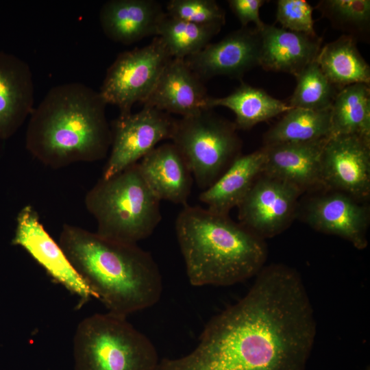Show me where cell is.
Segmentation results:
<instances>
[{"mask_svg":"<svg viewBox=\"0 0 370 370\" xmlns=\"http://www.w3.org/2000/svg\"><path fill=\"white\" fill-rule=\"evenodd\" d=\"M221 27L220 25L188 22L166 13L158 25L156 36L163 40L172 58L185 59L210 44Z\"/></svg>","mask_w":370,"mask_h":370,"instance_id":"484cf974","label":"cell"},{"mask_svg":"<svg viewBox=\"0 0 370 370\" xmlns=\"http://www.w3.org/2000/svg\"><path fill=\"white\" fill-rule=\"evenodd\" d=\"M295 78L296 86L287 103L291 108L317 111L330 110L339 90L325 76L316 60Z\"/></svg>","mask_w":370,"mask_h":370,"instance_id":"4316f807","label":"cell"},{"mask_svg":"<svg viewBox=\"0 0 370 370\" xmlns=\"http://www.w3.org/2000/svg\"><path fill=\"white\" fill-rule=\"evenodd\" d=\"M301 194L295 186L261 173L237 206L239 223L263 240L275 236L297 216Z\"/></svg>","mask_w":370,"mask_h":370,"instance_id":"30bf717a","label":"cell"},{"mask_svg":"<svg viewBox=\"0 0 370 370\" xmlns=\"http://www.w3.org/2000/svg\"><path fill=\"white\" fill-rule=\"evenodd\" d=\"M264 158L262 148L246 155L241 154L210 187L201 191L199 200L210 211L229 215L262 173Z\"/></svg>","mask_w":370,"mask_h":370,"instance_id":"44dd1931","label":"cell"},{"mask_svg":"<svg viewBox=\"0 0 370 370\" xmlns=\"http://www.w3.org/2000/svg\"><path fill=\"white\" fill-rule=\"evenodd\" d=\"M12 244L23 248L54 280L82 301L95 297L67 256L42 225L39 214L31 205L24 206L16 219Z\"/></svg>","mask_w":370,"mask_h":370,"instance_id":"7c38bea8","label":"cell"},{"mask_svg":"<svg viewBox=\"0 0 370 370\" xmlns=\"http://www.w3.org/2000/svg\"><path fill=\"white\" fill-rule=\"evenodd\" d=\"M34 86L29 64L0 51V137L13 134L34 107Z\"/></svg>","mask_w":370,"mask_h":370,"instance_id":"e0dca14e","label":"cell"},{"mask_svg":"<svg viewBox=\"0 0 370 370\" xmlns=\"http://www.w3.org/2000/svg\"><path fill=\"white\" fill-rule=\"evenodd\" d=\"M357 40L343 34L321 47L316 62L338 90L354 84L370 83V67L360 53Z\"/></svg>","mask_w":370,"mask_h":370,"instance_id":"7402d4cb","label":"cell"},{"mask_svg":"<svg viewBox=\"0 0 370 370\" xmlns=\"http://www.w3.org/2000/svg\"><path fill=\"white\" fill-rule=\"evenodd\" d=\"M234 123L212 110L176 120L171 137L188 164L197 186L210 187L241 155Z\"/></svg>","mask_w":370,"mask_h":370,"instance_id":"52a82bcc","label":"cell"},{"mask_svg":"<svg viewBox=\"0 0 370 370\" xmlns=\"http://www.w3.org/2000/svg\"><path fill=\"white\" fill-rule=\"evenodd\" d=\"M175 121L170 114L147 106L136 113L119 114L110 125V153L101 177L137 164L160 141L171 139Z\"/></svg>","mask_w":370,"mask_h":370,"instance_id":"9c48e42d","label":"cell"},{"mask_svg":"<svg viewBox=\"0 0 370 370\" xmlns=\"http://www.w3.org/2000/svg\"><path fill=\"white\" fill-rule=\"evenodd\" d=\"M75 370H157V351L125 317L95 314L78 325L73 338Z\"/></svg>","mask_w":370,"mask_h":370,"instance_id":"8992f818","label":"cell"},{"mask_svg":"<svg viewBox=\"0 0 370 370\" xmlns=\"http://www.w3.org/2000/svg\"><path fill=\"white\" fill-rule=\"evenodd\" d=\"M328 138L263 146L265 158L262 173L286 182L302 193L323 188L321 157Z\"/></svg>","mask_w":370,"mask_h":370,"instance_id":"9a60e30c","label":"cell"},{"mask_svg":"<svg viewBox=\"0 0 370 370\" xmlns=\"http://www.w3.org/2000/svg\"><path fill=\"white\" fill-rule=\"evenodd\" d=\"M106 106L99 91L84 84L52 87L29 116L27 149L52 169L105 158L112 143Z\"/></svg>","mask_w":370,"mask_h":370,"instance_id":"7a4b0ae2","label":"cell"},{"mask_svg":"<svg viewBox=\"0 0 370 370\" xmlns=\"http://www.w3.org/2000/svg\"><path fill=\"white\" fill-rule=\"evenodd\" d=\"M265 3L264 0H230L228 5L240 21L242 27L254 23L257 29H260L264 23L260 17V9Z\"/></svg>","mask_w":370,"mask_h":370,"instance_id":"4dcf8cb0","label":"cell"},{"mask_svg":"<svg viewBox=\"0 0 370 370\" xmlns=\"http://www.w3.org/2000/svg\"><path fill=\"white\" fill-rule=\"evenodd\" d=\"M165 14L157 1L110 0L101 6L99 22L109 39L130 45L149 36H156Z\"/></svg>","mask_w":370,"mask_h":370,"instance_id":"ac0fdd59","label":"cell"},{"mask_svg":"<svg viewBox=\"0 0 370 370\" xmlns=\"http://www.w3.org/2000/svg\"><path fill=\"white\" fill-rule=\"evenodd\" d=\"M312 12L313 8L305 0H278L275 18L284 29L317 36Z\"/></svg>","mask_w":370,"mask_h":370,"instance_id":"f546056e","label":"cell"},{"mask_svg":"<svg viewBox=\"0 0 370 370\" xmlns=\"http://www.w3.org/2000/svg\"><path fill=\"white\" fill-rule=\"evenodd\" d=\"M171 59L163 40L155 36L146 46L119 53L99 92L107 105L118 107L119 114H130L134 103L147 101Z\"/></svg>","mask_w":370,"mask_h":370,"instance_id":"ba28073f","label":"cell"},{"mask_svg":"<svg viewBox=\"0 0 370 370\" xmlns=\"http://www.w3.org/2000/svg\"><path fill=\"white\" fill-rule=\"evenodd\" d=\"M160 200L144 180L138 163L88 191L84 203L105 238L137 244L152 234L162 219Z\"/></svg>","mask_w":370,"mask_h":370,"instance_id":"5b68a950","label":"cell"},{"mask_svg":"<svg viewBox=\"0 0 370 370\" xmlns=\"http://www.w3.org/2000/svg\"><path fill=\"white\" fill-rule=\"evenodd\" d=\"M256 276L241 299L208 322L193 351L157 370H305L316 321L301 275L276 263Z\"/></svg>","mask_w":370,"mask_h":370,"instance_id":"6da1fadb","label":"cell"},{"mask_svg":"<svg viewBox=\"0 0 370 370\" xmlns=\"http://www.w3.org/2000/svg\"><path fill=\"white\" fill-rule=\"evenodd\" d=\"M59 244L109 312L125 317L155 305L162 279L152 256L137 244L111 240L64 224Z\"/></svg>","mask_w":370,"mask_h":370,"instance_id":"3957f363","label":"cell"},{"mask_svg":"<svg viewBox=\"0 0 370 370\" xmlns=\"http://www.w3.org/2000/svg\"><path fill=\"white\" fill-rule=\"evenodd\" d=\"M225 107L235 114L237 129L249 130L254 125L285 113L291 108L264 90L242 82L232 93L223 97H210L208 108Z\"/></svg>","mask_w":370,"mask_h":370,"instance_id":"603a6c76","label":"cell"},{"mask_svg":"<svg viewBox=\"0 0 370 370\" xmlns=\"http://www.w3.org/2000/svg\"><path fill=\"white\" fill-rule=\"evenodd\" d=\"M169 16L201 25L225 23V12L214 0H171L166 4Z\"/></svg>","mask_w":370,"mask_h":370,"instance_id":"f1b7e54d","label":"cell"},{"mask_svg":"<svg viewBox=\"0 0 370 370\" xmlns=\"http://www.w3.org/2000/svg\"><path fill=\"white\" fill-rule=\"evenodd\" d=\"M209 97L204 82L184 59L172 58L143 105L186 117L209 110Z\"/></svg>","mask_w":370,"mask_h":370,"instance_id":"2e32d148","label":"cell"},{"mask_svg":"<svg viewBox=\"0 0 370 370\" xmlns=\"http://www.w3.org/2000/svg\"><path fill=\"white\" fill-rule=\"evenodd\" d=\"M316 8L345 35L356 40H367L370 27L369 0H323Z\"/></svg>","mask_w":370,"mask_h":370,"instance_id":"83f0119b","label":"cell"},{"mask_svg":"<svg viewBox=\"0 0 370 370\" xmlns=\"http://www.w3.org/2000/svg\"><path fill=\"white\" fill-rule=\"evenodd\" d=\"M324 190L304 203L301 210L303 221L318 232L348 241L358 249L366 248L369 207L345 193Z\"/></svg>","mask_w":370,"mask_h":370,"instance_id":"4fadbf2b","label":"cell"},{"mask_svg":"<svg viewBox=\"0 0 370 370\" xmlns=\"http://www.w3.org/2000/svg\"><path fill=\"white\" fill-rule=\"evenodd\" d=\"M323 189L363 201L370 195V139L357 135L330 136L321 157Z\"/></svg>","mask_w":370,"mask_h":370,"instance_id":"8fae6325","label":"cell"},{"mask_svg":"<svg viewBox=\"0 0 370 370\" xmlns=\"http://www.w3.org/2000/svg\"><path fill=\"white\" fill-rule=\"evenodd\" d=\"M258 31L261 38L260 66L267 71L296 77L316 60L321 48L322 39L317 35L310 36L265 23Z\"/></svg>","mask_w":370,"mask_h":370,"instance_id":"d6986e66","label":"cell"},{"mask_svg":"<svg viewBox=\"0 0 370 370\" xmlns=\"http://www.w3.org/2000/svg\"><path fill=\"white\" fill-rule=\"evenodd\" d=\"M175 229L193 286L233 285L256 276L264 266V240L229 215L186 204L176 218Z\"/></svg>","mask_w":370,"mask_h":370,"instance_id":"277c9868","label":"cell"},{"mask_svg":"<svg viewBox=\"0 0 370 370\" xmlns=\"http://www.w3.org/2000/svg\"><path fill=\"white\" fill-rule=\"evenodd\" d=\"M331 134L357 135L370 139L369 84H354L341 89L330 108Z\"/></svg>","mask_w":370,"mask_h":370,"instance_id":"cb8c5ba5","label":"cell"},{"mask_svg":"<svg viewBox=\"0 0 370 370\" xmlns=\"http://www.w3.org/2000/svg\"><path fill=\"white\" fill-rule=\"evenodd\" d=\"M140 171L160 200L187 204L193 177L183 156L172 143L157 146L138 162Z\"/></svg>","mask_w":370,"mask_h":370,"instance_id":"ffe728a7","label":"cell"},{"mask_svg":"<svg viewBox=\"0 0 370 370\" xmlns=\"http://www.w3.org/2000/svg\"><path fill=\"white\" fill-rule=\"evenodd\" d=\"M260 53L259 31L255 27H242L184 60L203 82L219 75L241 79L260 66Z\"/></svg>","mask_w":370,"mask_h":370,"instance_id":"5bb4252c","label":"cell"},{"mask_svg":"<svg viewBox=\"0 0 370 370\" xmlns=\"http://www.w3.org/2000/svg\"><path fill=\"white\" fill-rule=\"evenodd\" d=\"M263 135V146L305 143L330 136V110H312L291 108Z\"/></svg>","mask_w":370,"mask_h":370,"instance_id":"d4e9b609","label":"cell"}]
</instances>
